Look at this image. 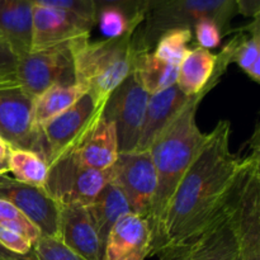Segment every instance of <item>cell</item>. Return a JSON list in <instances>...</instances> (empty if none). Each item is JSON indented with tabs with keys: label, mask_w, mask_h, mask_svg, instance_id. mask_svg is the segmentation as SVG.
<instances>
[{
	"label": "cell",
	"mask_w": 260,
	"mask_h": 260,
	"mask_svg": "<svg viewBox=\"0 0 260 260\" xmlns=\"http://www.w3.org/2000/svg\"><path fill=\"white\" fill-rule=\"evenodd\" d=\"M230 137L228 121H220L207 134L170 201L151 255L200 233L230 205L248 164V156L231 152Z\"/></svg>",
	"instance_id": "cell-1"
},
{
	"label": "cell",
	"mask_w": 260,
	"mask_h": 260,
	"mask_svg": "<svg viewBox=\"0 0 260 260\" xmlns=\"http://www.w3.org/2000/svg\"><path fill=\"white\" fill-rule=\"evenodd\" d=\"M206 95L207 93L190 96L149 149L156 172V192L149 216L152 245L178 185L207 139V134H203L197 124L198 106Z\"/></svg>",
	"instance_id": "cell-2"
},
{
	"label": "cell",
	"mask_w": 260,
	"mask_h": 260,
	"mask_svg": "<svg viewBox=\"0 0 260 260\" xmlns=\"http://www.w3.org/2000/svg\"><path fill=\"white\" fill-rule=\"evenodd\" d=\"M132 29L117 38L71 42L75 83L85 89L98 106L106 104L112 91L132 73L137 53Z\"/></svg>",
	"instance_id": "cell-3"
},
{
	"label": "cell",
	"mask_w": 260,
	"mask_h": 260,
	"mask_svg": "<svg viewBox=\"0 0 260 260\" xmlns=\"http://www.w3.org/2000/svg\"><path fill=\"white\" fill-rule=\"evenodd\" d=\"M236 12L235 0H172L147 12L135 32V45L140 52L151 51L162 33L175 28L192 29L205 18L215 20L225 36Z\"/></svg>",
	"instance_id": "cell-4"
},
{
	"label": "cell",
	"mask_w": 260,
	"mask_h": 260,
	"mask_svg": "<svg viewBox=\"0 0 260 260\" xmlns=\"http://www.w3.org/2000/svg\"><path fill=\"white\" fill-rule=\"evenodd\" d=\"M234 198L200 233L164 246L155 255L159 260H236L239 249L233 221Z\"/></svg>",
	"instance_id": "cell-5"
},
{
	"label": "cell",
	"mask_w": 260,
	"mask_h": 260,
	"mask_svg": "<svg viewBox=\"0 0 260 260\" xmlns=\"http://www.w3.org/2000/svg\"><path fill=\"white\" fill-rule=\"evenodd\" d=\"M112 180V172L84 167L69 152L48 165L45 192L58 205L86 206Z\"/></svg>",
	"instance_id": "cell-6"
},
{
	"label": "cell",
	"mask_w": 260,
	"mask_h": 260,
	"mask_svg": "<svg viewBox=\"0 0 260 260\" xmlns=\"http://www.w3.org/2000/svg\"><path fill=\"white\" fill-rule=\"evenodd\" d=\"M15 80L32 98L52 85L75 84L71 42L17 57Z\"/></svg>",
	"instance_id": "cell-7"
},
{
	"label": "cell",
	"mask_w": 260,
	"mask_h": 260,
	"mask_svg": "<svg viewBox=\"0 0 260 260\" xmlns=\"http://www.w3.org/2000/svg\"><path fill=\"white\" fill-rule=\"evenodd\" d=\"M149 94L132 73L114 89L103 108L104 118L114 124L119 152L135 151L141 134Z\"/></svg>",
	"instance_id": "cell-8"
},
{
	"label": "cell",
	"mask_w": 260,
	"mask_h": 260,
	"mask_svg": "<svg viewBox=\"0 0 260 260\" xmlns=\"http://www.w3.org/2000/svg\"><path fill=\"white\" fill-rule=\"evenodd\" d=\"M116 183L136 215L149 220L156 192V172L149 151L119 152L111 168Z\"/></svg>",
	"instance_id": "cell-9"
},
{
	"label": "cell",
	"mask_w": 260,
	"mask_h": 260,
	"mask_svg": "<svg viewBox=\"0 0 260 260\" xmlns=\"http://www.w3.org/2000/svg\"><path fill=\"white\" fill-rule=\"evenodd\" d=\"M32 102L18 84L0 86V136L13 149L30 150L42 156V137L32 129Z\"/></svg>",
	"instance_id": "cell-10"
},
{
	"label": "cell",
	"mask_w": 260,
	"mask_h": 260,
	"mask_svg": "<svg viewBox=\"0 0 260 260\" xmlns=\"http://www.w3.org/2000/svg\"><path fill=\"white\" fill-rule=\"evenodd\" d=\"M94 23L56 8L32 5V37L30 51L46 50L90 37Z\"/></svg>",
	"instance_id": "cell-11"
},
{
	"label": "cell",
	"mask_w": 260,
	"mask_h": 260,
	"mask_svg": "<svg viewBox=\"0 0 260 260\" xmlns=\"http://www.w3.org/2000/svg\"><path fill=\"white\" fill-rule=\"evenodd\" d=\"M98 106L88 93L84 94L74 106L51 119L41 128L43 141V159L50 165L79 139L96 112Z\"/></svg>",
	"instance_id": "cell-12"
},
{
	"label": "cell",
	"mask_w": 260,
	"mask_h": 260,
	"mask_svg": "<svg viewBox=\"0 0 260 260\" xmlns=\"http://www.w3.org/2000/svg\"><path fill=\"white\" fill-rule=\"evenodd\" d=\"M0 200L8 201L24 213L40 229L42 236L57 238L60 205L45 189L0 175Z\"/></svg>",
	"instance_id": "cell-13"
},
{
	"label": "cell",
	"mask_w": 260,
	"mask_h": 260,
	"mask_svg": "<svg viewBox=\"0 0 260 260\" xmlns=\"http://www.w3.org/2000/svg\"><path fill=\"white\" fill-rule=\"evenodd\" d=\"M103 108L104 106L96 112L79 139L65 151L84 167L95 170L111 169L119 154L116 128L112 122L104 118Z\"/></svg>",
	"instance_id": "cell-14"
},
{
	"label": "cell",
	"mask_w": 260,
	"mask_h": 260,
	"mask_svg": "<svg viewBox=\"0 0 260 260\" xmlns=\"http://www.w3.org/2000/svg\"><path fill=\"white\" fill-rule=\"evenodd\" d=\"M152 233L146 217L129 212L113 225L107 238L104 260H145L151 256Z\"/></svg>",
	"instance_id": "cell-15"
},
{
	"label": "cell",
	"mask_w": 260,
	"mask_h": 260,
	"mask_svg": "<svg viewBox=\"0 0 260 260\" xmlns=\"http://www.w3.org/2000/svg\"><path fill=\"white\" fill-rule=\"evenodd\" d=\"M57 239L84 260H104V245L85 206L60 205Z\"/></svg>",
	"instance_id": "cell-16"
},
{
	"label": "cell",
	"mask_w": 260,
	"mask_h": 260,
	"mask_svg": "<svg viewBox=\"0 0 260 260\" xmlns=\"http://www.w3.org/2000/svg\"><path fill=\"white\" fill-rule=\"evenodd\" d=\"M190 96H187L177 84L165 90L149 95L141 134L135 151H149L160 132L175 118Z\"/></svg>",
	"instance_id": "cell-17"
},
{
	"label": "cell",
	"mask_w": 260,
	"mask_h": 260,
	"mask_svg": "<svg viewBox=\"0 0 260 260\" xmlns=\"http://www.w3.org/2000/svg\"><path fill=\"white\" fill-rule=\"evenodd\" d=\"M32 4L28 0H0V43L17 57L30 51Z\"/></svg>",
	"instance_id": "cell-18"
},
{
	"label": "cell",
	"mask_w": 260,
	"mask_h": 260,
	"mask_svg": "<svg viewBox=\"0 0 260 260\" xmlns=\"http://www.w3.org/2000/svg\"><path fill=\"white\" fill-rule=\"evenodd\" d=\"M217 55L206 48H190L178 69L177 85L187 96L210 93L217 83L212 81Z\"/></svg>",
	"instance_id": "cell-19"
},
{
	"label": "cell",
	"mask_w": 260,
	"mask_h": 260,
	"mask_svg": "<svg viewBox=\"0 0 260 260\" xmlns=\"http://www.w3.org/2000/svg\"><path fill=\"white\" fill-rule=\"evenodd\" d=\"M94 229L106 249L107 238L114 223L132 212L126 197L114 182H109L89 205L85 206Z\"/></svg>",
	"instance_id": "cell-20"
},
{
	"label": "cell",
	"mask_w": 260,
	"mask_h": 260,
	"mask_svg": "<svg viewBox=\"0 0 260 260\" xmlns=\"http://www.w3.org/2000/svg\"><path fill=\"white\" fill-rule=\"evenodd\" d=\"M86 94L79 84L52 85L36 95L32 102V129L38 134L46 123L65 112Z\"/></svg>",
	"instance_id": "cell-21"
},
{
	"label": "cell",
	"mask_w": 260,
	"mask_h": 260,
	"mask_svg": "<svg viewBox=\"0 0 260 260\" xmlns=\"http://www.w3.org/2000/svg\"><path fill=\"white\" fill-rule=\"evenodd\" d=\"M178 69L179 66L172 65L155 56L152 51H147L137 53L134 73L142 88L151 95L177 84Z\"/></svg>",
	"instance_id": "cell-22"
},
{
	"label": "cell",
	"mask_w": 260,
	"mask_h": 260,
	"mask_svg": "<svg viewBox=\"0 0 260 260\" xmlns=\"http://www.w3.org/2000/svg\"><path fill=\"white\" fill-rule=\"evenodd\" d=\"M9 172L15 180L37 188H45L47 179L48 165L40 154L30 150L13 149L10 150Z\"/></svg>",
	"instance_id": "cell-23"
},
{
	"label": "cell",
	"mask_w": 260,
	"mask_h": 260,
	"mask_svg": "<svg viewBox=\"0 0 260 260\" xmlns=\"http://www.w3.org/2000/svg\"><path fill=\"white\" fill-rule=\"evenodd\" d=\"M248 35L235 36L236 45L233 62H235L255 83L260 81V19L255 18L246 27Z\"/></svg>",
	"instance_id": "cell-24"
},
{
	"label": "cell",
	"mask_w": 260,
	"mask_h": 260,
	"mask_svg": "<svg viewBox=\"0 0 260 260\" xmlns=\"http://www.w3.org/2000/svg\"><path fill=\"white\" fill-rule=\"evenodd\" d=\"M193 30L189 28H175L162 33L152 48V53L161 60L179 66L183 58L189 52V43Z\"/></svg>",
	"instance_id": "cell-25"
},
{
	"label": "cell",
	"mask_w": 260,
	"mask_h": 260,
	"mask_svg": "<svg viewBox=\"0 0 260 260\" xmlns=\"http://www.w3.org/2000/svg\"><path fill=\"white\" fill-rule=\"evenodd\" d=\"M0 225L22 234L32 244L33 248L42 238L40 229L15 206L4 200H0Z\"/></svg>",
	"instance_id": "cell-26"
},
{
	"label": "cell",
	"mask_w": 260,
	"mask_h": 260,
	"mask_svg": "<svg viewBox=\"0 0 260 260\" xmlns=\"http://www.w3.org/2000/svg\"><path fill=\"white\" fill-rule=\"evenodd\" d=\"M96 24L106 38H117L132 29H137L141 23L129 22L128 18L116 8H104L96 13Z\"/></svg>",
	"instance_id": "cell-27"
},
{
	"label": "cell",
	"mask_w": 260,
	"mask_h": 260,
	"mask_svg": "<svg viewBox=\"0 0 260 260\" xmlns=\"http://www.w3.org/2000/svg\"><path fill=\"white\" fill-rule=\"evenodd\" d=\"M95 14L104 8L119 9L129 22L141 23L145 20L150 0H93Z\"/></svg>",
	"instance_id": "cell-28"
},
{
	"label": "cell",
	"mask_w": 260,
	"mask_h": 260,
	"mask_svg": "<svg viewBox=\"0 0 260 260\" xmlns=\"http://www.w3.org/2000/svg\"><path fill=\"white\" fill-rule=\"evenodd\" d=\"M37 260H84L57 238L42 236L33 248Z\"/></svg>",
	"instance_id": "cell-29"
},
{
	"label": "cell",
	"mask_w": 260,
	"mask_h": 260,
	"mask_svg": "<svg viewBox=\"0 0 260 260\" xmlns=\"http://www.w3.org/2000/svg\"><path fill=\"white\" fill-rule=\"evenodd\" d=\"M28 2L32 5H43V7L68 10L96 24V14L93 0H28Z\"/></svg>",
	"instance_id": "cell-30"
},
{
	"label": "cell",
	"mask_w": 260,
	"mask_h": 260,
	"mask_svg": "<svg viewBox=\"0 0 260 260\" xmlns=\"http://www.w3.org/2000/svg\"><path fill=\"white\" fill-rule=\"evenodd\" d=\"M192 30L194 32L196 40L200 47L206 48V50H211V48H216L221 45L222 41V30L217 25V23L212 19H201L193 25Z\"/></svg>",
	"instance_id": "cell-31"
},
{
	"label": "cell",
	"mask_w": 260,
	"mask_h": 260,
	"mask_svg": "<svg viewBox=\"0 0 260 260\" xmlns=\"http://www.w3.org/2000/svg\"><path fill=\"white\" fill-rule=\"evenodd\" d=\"M0 245L8 251L20 256L32 255L35 253L33 246L22 234L13 231L0 225Z\"/></svg>",
	"instance_id": "cell-32"
},
{
	"label": "cell",
	"mask_w": 260,
	"mask_h": 260,
	"mask_svg": "<svg viewBox=\"0 0 260 260\" xmlns=\"http://www.w3.org/2000/svg\"><path fill=\"white\" fill-rule=\"evenodd\" d=\"M15 65L17 56L0 43V86L18 84L15 80Z\"/></svg>",
	"instance_id": "cell-33"
},
{
	"label": "cell",
	"mask_w": 260,
	"mask_h": 260,
	"mask_svg": "<svg viewBox=\"0 0 260 260\" xmlns=\"http://www.w3.org/2000/svg\"><path fill=\"white\" fill-rule=\"evenodd\" d=\"M236 10L246 18L255 19L260 14V0H235Z\"/></svg>",
	"instance_id": "cell-34"
},
{
	"label": "cell",
	"mask_w": 260,
	"mask_h": 260,
	"mask_svg": "<svg viewBox=\"0 0 260 260\" xmlns=\"http://www.w3.org/2000/svg\"><path fill=\"white\" fill-rule=\"evenodd\" d=\"M0 260H37V259H36L35 253H33L32 255L20 256V255H17V254L10 253V251H8L7 249H4L2 245H0Z\"/></svg>",
	"instance_id": "cell-35"
},
{
	"label": "cell",
	"mask_w": 260,
	"mask_h": 260,
	"mask_svg": "<svg viewBox=\"0 0 260 260\" xmlns=\"http://www.w3.org/2000/svg\"><path fill=\"white\" fill-rule=\"evenodd\" d=\"M10 150H12L10 145L0 136V164H8Z\"/></svg>",
	"instance_id": "cell-36"
},
{
	"label": "cell",
	"mask_w": 260,
	"mask_h": 260,
	"mask_svg": "<svg viewBox=\"0 0 260 260\" xmlns=\"http://www.w3.org/2000/svg\"><path fill=\"white\" fill-rule=\"evenodd\" d=\"M172 2V0H150V4H149V9H147V12H150V10L155 9V8H159L161 7V5L167 4V3ZM147 14V13H146Z\"/></svg>",
	"instance_id": "cell-37"
},
{
	"label": "cell",
	"mask_w": 260,
	"mask_h": 260,
	"mask_svg": "<svg viewBox=\"0 0 260 260\" xmlns=\"http://www.w3.org/2000/svg\"><path fill=\"white\" fill-rule=\"evenodd\" d=\"M240 260H260V253H250V254H239Z\"/></svg>",
	"instance_id": "cell-38"
},
{
	"label": "cell",
	"mask_w": 260,
	"mask_h": 260,
	"mask_svg": "<svg viewBox=\"0 0 260 260\" xmlns=\"http://www.w3.org/2000/svg\"><path fill=\"white\" fill-rule=\"evenodd\" d=\"M7 173H9V165L0 164V175H7Z\"/></svg>",
	"instance_id": "cell-39"
},
{
	"label": "cell",
	"mask_w": 260,
	"mask_h": 260,
	"mask_svg": "<svg viewBox=\"0 0 260 260\" xmlns=\"http://www.w3.org/2000/svg\"><path fill=\"white\" fill-rule=\"evenodd\" d=\"M236 260H240V258H239V256H238V258H236Z\"/></svg>",
	"instance_id": "cell-40"
}]
</instances>
